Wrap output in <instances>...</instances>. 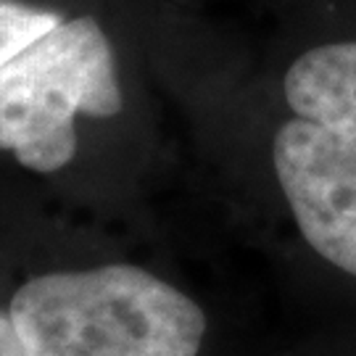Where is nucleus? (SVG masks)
Instances as JSON below:
<instances>
[{
  "label": "nucleus",
  "instance_id": "39448f33",
  "mask_svg": "<svg viewBox=\"0 0 356 356\" xmlns=\"http://www.w3.org/2000/svg\"><path fill=\"white\" fill-rule=\"evenodd\" d=\"M61 22L64 16L58 11L38 8L22 0H0V69Z\"/></svg>",
  "mask_w": 356,
  "mask_h": 356
},
{
  "label": "nucleus",
  "instance_id": "20e7f679",
  "mask_svg": "<svg viewBox=\"0 0 356 356\" xmlns=\"http://www.w3.org/2000/svg\"><path fill=\"white\" fill-rule=\"evenodd\" d=\"M282 90L296 116L356 140V40L319 45L298 56Z\"/></svg>",
  "mask_w": 356,
  "mask_h": 356
},
{
  "label": "nucleus",
  "instance_id": "f257e3e1",
  "mask_svg": "<svg viewBox=\"0 0 356 356\" xmlns=\"http://www.w3.org/2000/svg\"><path fill=\"white\" fill-rule=\"evenodd\" d=\"M8 312L32 356H198L206 338L204 309L132 264L38 275Z\"/></svg>",
  "mask_w": 356,
  "mask_h": 356
},
{
  "label": "nucleus",
  "instance_id": "7ed1b4c3",
  "mask_svg": "<svg viewBox=\"0 0 356 356\" xmlns=\"http://www.w3.org/2000/svg\"><path fill=\"white\" fill-rule=\"evenodd\" d=\"M272 164L304 241L356 277V140L293 116L272 140Z\"/></svg>",
  "mask_w": 356,
  "mask_h": 356
},
{
  "label": "nucleus",
  "instance_id": "f03ea898",
  "mask_svg": "<svg viewBox=\"0 0 356 356\" xmlns=\"http://www.w3.org/2000/svg\"><path fill=\"white\" fill-rule=\"evenodd\" d=\"M111 40L92 16L64 19L0 69V151L51 175L76 153V114L122 111Z\"/></svg>",
  "mask_w": 356,
  "mask_h": 356
},
{
  "label": "nucleus",
  "instance_id": "423d86ee",
  "mask_svg": "<svg viewBox=\"0 0 356 356\" xmlns=\"http://www.w3.org/2000/svg\"><path fill=\"white\" fill-rule=\"evenodd\" d=\"M0 356H32L22 332L13 322L11 312H0Z\"/></svg>",
  "mask_w": 356,
  "mask_h": 356
}]
</instances>
